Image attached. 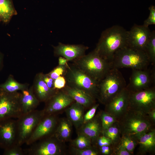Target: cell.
<instances>
[{
    "label": "cell",
    "instance_id": "obj_19",
    "mask_svg": "<svg viewBox=\"0 0 155 155\" xmlns=\"http://www.w3.org/2000/svg\"><path fill=\"white\" fill-rule=\"evenodd\" d=\"M78 130V133L86 136L92 142L96 141L102 131L100 116L94 117L90 120L83 124Z\"/></svg>",
    "mask_w": 155,
    "mask_h": 155
},
{
    "label": "cell",
    "instance_id": "obj_44",
    "mask_svg": "<svg viewBox=\"0 0 155 155\" xmlns=\"http://www.w3.org/2000/svg\"></svg>",
    "mask_w": 155,
    "mask_h": 155
},
{
    "label": "cell",
    "instance_id": "obj_9",
    "mask_svg": "<svg viewBox=\"0 0 155 155\" xmlns=\"http://www.w3.org/2000/svg\"><path fill=\"white\" fill-rule=\"evenodd\" d=\"M130 92L129 108L146 115L155 109L154 87L138 91Z\"/></svg>",
    "mask_w": 155,
    "mask_h": 155
},
{
    "label": "cell",
    "instance_id": "obj_23",
    "mask_svg": "<svg viewBox=\"0 0 155 155\" xmlns=\"http://www.w3.org/2000/svg\"><path fill=\"white\" fill-rule=\"evenodd\" d=\"M133 139L139 145L143 153L151 152L155 148V130L151 129L135 137Z\"/></svg>",
    "mask_w": 155,
    "mask_h": 155
},
{
    "label": "cell",
    "instance_id": "obj_15",
    "mask_svg": "<svg viewBox=\"0 0 155 155\" xmlns=\"http://www.w3.org/2000/svg\"><path fill=\"white\" fill-rule=\"evenodd\" d=\"M16 120L13 118L0 121V148L4 150L17 144Z\"/></svg>",
    "mask_w": 155,
    "mask_h": 155
},
{
    "label": "cell",
    "instance_id": "obj_16",
    "mask_svg": "<svg viewBox=\"0 0 155 155\" xmlns=\"http://www.w3.org/2000/svg\"><path fill=\"white\" fill-rule=\"evenodd\" d=\"M74 102L69 95L61 90H59L45 102V106L43 109L45 115H55Z\"/></svg>",
    "mask_w": 155,
    "mask_h": 155
},
{
    "label": "cell",
    "instance_id": "obj_8",
    "mask_svg": "<svg viewBox=\"0 0 155 155\" xmlns=\"http://www.w3.org/2000/svg\"><path fill=\"white\" fill-rule=\"evenodd\" d=\"M21 92L0 91V121L10 118H18L22 114Z\"/></svg>",
    "mask_w": 155,
    "mask_h": 155
},
{
    "label": "cell",
    "instance_id": "obj_20",
    "mask_svg": "<svg viewBox=\"0 0 155 155\" xmlns=\"http://www.w3.org/2000/svg\"><path fill=\"white\" fill-rule=\"evenodd\" d=\"M61 90L70 96L75 102L82 105L85 108H88L95 104L96 99L82 90L70 87L66 85Z\"/></svg>",
    "mask_w": 155,
    "mask_h": 155
},
{
    "label": "cell",
    "instance_id": "obj_13",
    "mask_svg": "<svg viewBox=\"0 0 155 155\" xmlns=\"http://www.w3.org/2000/svg\"><path fill=\"white\" fill-rule=\"evenodd\" d=\"M151 32L148 27L135 24L127 32V46L145 51Z\"/></svg>",
    "mask_w": 155,
    "mask_h": 155
},
{
    "label": "cell",
    "instance_id": "obj_29",
    "mask_svg": "<svg viewBox=\"0 0 155 155\" xmlns=\"http://www.w3.org/2000/svg\"><path fill=\"white\" fill-rule=\"evenodd\" d=\"M92 141L86 136L78 133L77 137L71 141L72 147L78 149H83L91 146Z\"/></svg>",
    "mask_w": 155,
    "mask_h": 155
},
{
    "label": "cell",
    "instance_id": "obj_26",
    "mask_svg": "<svg viewBox=\"0 0 155 155\" xmlns=\"http://www.w3.org/2000/svg\"><path fill=\"white\" fill-rule=\"evenodd\" d=\"M28 86L26 84L18 82L10 75L4 83L0 84V89L7 92H13L28 89Z\"/></svg>",
    "mask_w": 155,
    "mask_h": 155
},
{
    "label": "cell",
    "instance_id": "obj_28",
    "mask_svg": "<svg viewBox=\"0 0 155 155\" xmlns=\"http://www.w3.org/2000/svg\"><path fill=\"white\" fill-rule=\"evenodd\" d=\"M115 123L102 132L103 135L110 139L113 144L118 141L121 133L118 125Z\"/></svg>",
    "mask_w": 155,
    "mask_h": 155
},
{
    "label": "cell",
    "instance_id": "obj_36",
    "mask_svg": "<svg viewBox=\"0 0 155 155\" xmlns=\"http://www.w3.org/2000/svg\"><path fill=\"white\" fill-rule=\"evenodd\" d=\"M99 104H95L90 110L85 114L84 116L83 123L92 119L94 117L95 113Z\"/></svg>",
    "mask_w": 155,
    "mask_h": 155
},
{
    "label": "cell",
    "instance_id": "obj_17",
    "mask_svg": "<svg viewBox=\"0 0 155 155\" xmlns=\"http://www.w3.org/2000/svg\"><path fill=\"white\" fill-rule=\"evenodd\" d=\"M53 47L55 56L63 57L69 61L85 55L86 51L89 48L82 44H65L60 42Z\"/></svg>",
    "mask_w": 155,
    "mask_h": 155
},
{
    "label": "cell",
    "instance_id": "obj_18",
    "mask_svg": "<svg viewBox=\"0 0 155 155\" xmlns=\"http://www.w3.org/2000/svg\"><path fill=\"white\" fill-rule=\"evenodd\" d=\"M42 74L40 73L36 75L32 87L34 93L40 102H46L59 90L48 87L43 80Z\"/></svg>",
    "mask_w": 155,
    "mask_h": 155
},
{
    "label": "cell",
    "instance_id": "obj_5",
    "mask_svg": "<svg viewBox=\"0 0 155 155\" xmlns=\"http://www.w3.org/2000/svg\"><path fill=\"white\" fill-rule=\"evenodd\" d=\"M64 76L68 86L82 90L95 99L98 98L99 82L73 64L68 63Z\"/></svg>",
    "mask_w": 155,
    "mask_h": 155
},
{
    "label": "cell",
    "instance_id": "obj_3",
    "mask_svg": "<svg viewBox=\"0 0 155 155\" xmlns=\"http://www.w3.org/2000/svg\"><path fill=\"white\" fill-rule=\"evenodd\" d=\"M118 124L121 133L134 138L152 129V122L147 115L128 108Z\"/></svg>",
    "mask_w": 155,
    "mask_h": 155
},
{
    "label": "cell",
    "instance_id": "obj_1",
    "mask_svg": "<svg viewBox=\"0 0 155 155\" xmlns=\"http://www.w3.org/2000/svg\"><path fill=\"white\" fill-rule=\"evenodd\" d=\"M127 32L117 25L106 29L102 32L94 50L111 64L115 53L127 46Z\"/></svg>",
    "mask_w": 155,
    "mask_h": 155
},
{
    "label": "cell",
    "instance_id": "obj_22",
    "mask_svg": "<svg viewBox=\"0 0 155 155\" xmlns=\"http://www.w3.org/2000/svg\"><path fill=\"white\" fill-rule=\"evenodd\" d=\"M21 92L20 104L22 114L36 110L40 102L35 96L32 86Z\"/></svg>",
    "mask_w": 155,
    "mask_h": 155
},
{
    "label": "cell",
    "instance_id": "obj_30",
    "mask_svg": "<svg viewBox=\"0 0 155 155\" xmlns=\"http://www.w3.org/2000/svg\"><path fill=\"white\" fill-rule=\"evenodd\" d=\"M100 117L101 123L102 131L108 129L117 121L114 116L106 111L102 112L100 115Z\"/></svg>",
    "mask_w": 155,
    "mask_h": 155
},
{
    "label": "cell",
    "instance_id": "obj_32",
    "mask_svg": "<svg viewBox=\"0 0 155 155\" xmlns=\"http://www.w3.org/2000/svg\"><path fill=\"white\" fill-rule=\"evenodd\" d=\"M71 149V153L75 155H98L100 153L98 150L92 146L83 149H78L72 146Z\"/></svg>",
    "mask_w": 155,
    "mask_h": 155
},
{
    "label": "cell",
    "instance_id": "obj_31",
    "mask_svg": "<svg viewBox=\"0 0 155 155\" xmlns=\"http://www.w3.org/2000/svg\"><path fill=\"white\" fill-rule=\"evenodd\" d=\"M120 144L128 152L131 154L137 143L132 138L127 135H123Z\"/></svg>",
    "mask_w": 155,
    "mask_h": 155
},
{
    "label": "cell",
    "instance_id": "obj_25",
    "mask_svg": "<svg viewBox=\"0 0 155 155\" xmlns=\"http://www.w3.org/2000/svg\"><path fill=\"white\" fill-rule=\"evenodd\" d=\"M17 14L12 0H0V22L7 24Z\"/></svg>",
    "mask_w": 155,
    "mask_h": 155
},
{
    "label": "cell",
    "instance_id": "obj_41",
    "mask_svg": "<svg viewBox=\"0 0 155 155\" xmlns=\"http://www.w3.org/2000/svg\"><path fill=\"white\" fill-rule=\"evenodd\" d=\"M69 61L66 59L61 57H59L58 59V64L60 65H65L68 63V62Z\"/></svg>",
    "mask_w": 155,
    "mask_h": 155
},
{
    "label": "cell",
    "instance_id": "obj_24",
    "mask_svg": "<svg viewBox=\"0 0 155 155\" xmlns=\"http://www.w3.org/2000/svg\"><path fill=\"white\" fill-rule=\"evenodd\" d=\"M72 125L67 118L61 119L58 121L54 135L63 142L68 141L71 136Z\"/></svg>",
    "mask_w": 155,
    "mask_h": 155
},
{
    "label": "cell",
    "instance_id": "obj_42",
    "mask_svg": "<svg viewBox=\"0 0 155 155\" xmlns=\"http://www.w3.org/2000/svg\"><path fill=\"white\" fill-rule=\"evenodd\" d=\"M150 119L153 122L155 121V109L150 111L147 114Z\"/></svg>",
    "mask_w": 155,
    "mask_h": 155
},
{
    "label": "cell",
    "instance_id": "obj_4",
    "mask_svg": "<svg viewBox=\"0 0 155 155\" xmlns=\"http://www.w3.org/2000/svg\"><path fill=\"white\" fill-rule=\"evenodd\" d=\"M72 61L75 66L99 82L112 68L111 63L94 50Z\"/></svg>",
    "mask_w": 155,
    "mask_h": 155
},
{
    "label": "cell",
    "instance_id": "obj_40",
    "mask_svg": "<svg viewBox=\"0 0 155 155\" xmlns=\"http://www.w3.org/2000/svg\"><path fill=\"white\" fill-rule=\"evenodd\" d=\"M100 152L103 155H108L110 153L111 149L109 146H103L100 147Z\"/></svg>",
    "mask_w": 155,
    "mask_h": 155
},
{
    "label": "cell",
    "instance_id": "obj_35",
    "mask_svg": "<svg viewBox=\"0 0 155 155\" xmlns=\"http://www.w3.org/2000/svg\"><path fill=\"white\" fill-rule=\"evenodd\" d=\"M149 15L148 18L144 21L143 25L146 27H148L150 25L155 24V7L151 5L149 8Z\"/></svg>",
    "mask_w": 155,
    "mask_h": 155
},
{
    "label": "cell",
    "instance_id": "obj_12",
    "mask_svg": "<svg viewBox=\"0 0 155 155\" xmlns=\"http://www.w3.org/2000/svg\"><path fill=\"white\" fill-rule=\"evenodd\" d=\"M146 69H132L129 82L126 86L130 92L138 91L153 87L155 80L154 72Z\"/></svg>",
    "mask_w": 155,
    "mask_h": 155
},
{
    "label": "cell",
    "instance_id": "obj_27",
    "mask_svg": "<svg viewBox=\"0 0 155 155\" xmlns=\"http://www.w3.org/2000/svg\"><path fill=\"white\" fill-rule=\"evenodd\" d=\"M144 51L148 56L151 63H155V31L151 32L150 38L146 45Z\"/></svg>",
    "mask_w": 155,
    "mask_h": 155
},
{
    "label": "cell",
    "instance_id": "obj_21",
    "mask_svg": "<svg viewBox=\"0 0 155 155\" xmlns=\"http://www.w3.org/2000/svg\"><path fill=\"white\" fill-rule=\"evenodd\" d=\"M85 107L74 102L67 108V118L78 130L83 123Z\"/></svg>",
    "mask_w": 155,
    "mask_h": 155
},
{
    "label": "cell",
    "instance_id": "obj_33",
    "mask_svg": "<svg viewBox=\"0 0 155 155\" xmlns=\"http://www.w3.org/2000/svg\"><path fill=\"white\" fill-rule=\"evenodd\" d=\"M20 146L15 144L4 150L3 155H25L24 150Z\"/></svg>",
    "mask_w": 155,
    "mask_h": 155
},
{
    "label": "cell",
    "instance_id": "obj_34",
    "mask_svg": "<svg viewBox=\"0 0 155 155\" xmlns=\"http://www.w3.org/2000/svg\"><path fill=\"white\" fill-rule=\"evenodd\" d=\"M68 63L65 65H58L47 74L54 80L60 76H64L66 70Z\"/></svg>",
    "mask_w": 155,
    "mask_h": 155
},
{
    "label": "cell",
    "instance_id": "obj_2",
    "mask_svg": "<svg viewBox=\"0 0 155 155\" xmlns=\"http://www.w3.org/2000/svg\"><path fill=\"white\" fill-rule=\"evenodd\" d=\"M150 63L145 51L126 46L115 53L111 64L112 67L118 69L126 67L132 69H146Z\"/></svg>",
    "mask_w": 155,
    "mask_h": 155
},
{
    "label": "cell",
    "instance_id": "obj_11",
    "mask_svg": "<svg viewBox=\"0 0 155 155\" xmlns=\"http://www.w3.org/2000/svg\"><path fill=\"white\" fill-rule=\"evenodd\" d=\"M58 120L55 115H45L38 123L26 144L34 143L54 134Z\"/></svg>",
    "mask_w": 155,
    "mask_h": 155
},
{
    "label": "cell",
    "instance_id": "obj_37",
    "mask_svg": "<svg viewBox=\"0 0 155 155\" xmlns=\"http://www.w3.org/2000/svg\"><path fill=\"white\" fill-rule=\"evenodd\" d=\"M66 85V82L64 76H60L54 80L55 89L57 90L63 89Z\"/></svg>",
    "mask_w": 155,
    "mask_h": 155
},
{
    "label": "cell",
    "instance_id": "obj_6",
    "mask_svg": "<svg viewBox=\"0 0 155 155\" xmlns=\"http://www.w3.org/2000/svg\"><path fill=\"white\" fill-rule=\"evenodd\" d=\"M126 86L121 73L118 69L112 67L99 82L98 99L106 104Z\"/></svg>",
    "mask_w": 155,
    "mask_h": 155
},
{
    "label": "cell",
    "instance_id": "obj_7",
    "mask_svg": "<svg viewBox=\"0 0 155 155\" xmlns=\"http://www.w3.org/2000/svg\"><path fill=\"white\" fill-rule=\"evenodd\" d=\"M44 116L43 110H35L22 114L17 118V144L22 146L26 143L36 126Z\"/></svg>",
    "mask_w": 155,
    "mask_h": 155
},
{
    "label": "cell",
    "instance_id": "obj_10",
    "mask_svg": "<svg viewBox=\"0 0 155 155\" xmlns=\"http://www.w3.org/2000/svg\"><path fill=\"white\" fill-rule=\"evenodd\" d=\"M63 142L54 135L38 140L24 149L25 155H60L63 154Z\"/></svg>",
    "mask_w": 155,
    "mask_h": 155
},
{
    "label": "cell",
    "instance_id": "obj_39",
    "mask_svg": "<svg viewBox=\"0 0 155 155\" xmlns=\"http://www.w3.org/2000/svg\"><path fill=\"white\" fill-rule=\"evenodd\" d=\"M115 154L117 155H130L131 154L119 144L116 150Z\"/></svg>",
    "mask_w": 155,
    "mask_h": 155
},
{
    "label": "cell",
    "instance_id": "obj_38",
    "mask_svg": "<svg viewBox=\"0 0 155 155\" xmlns=\"http://www.w3.org/2000/svg\"><path fill=\"white\" fill-rule=\"evenodd\" d=\"M42 77L44 81L49 88L55 90L54 87V80L51 78L47 74L43 73Z\"/></svg>",
    "mask_w": 155,
    "mask_h": 155
},
{
    "label": "cell",
    "instance_id": "obj_43",
    "mask_svg": "<svg viewBox=\"0 0 155 155\" xmlns=\"http://www.w3.org/2000/svg\"><path fill=\"white\" fill-rule=\"evenodd\" d=\"M3 54L0 52V71L3 66Z\"/></svg>",
    "mask_w": 155,
    "mask_h": 155
},
{
    "label": "cell",
    "instance_id": "obj_14",
    "mask_svg": "<svg viewBox=\"0 0 155 155\" xmlns=\"http://www.w3.org/2000/svg\"><path fill=\"white\" fill-rule=\"evenodd\" d=\"M130 93L126 87L123 89L106 104V111L119 119L129 108Z\"/></svg>",
    "mask_w": 155,
    "mask_h": 155
}]
</instances>
